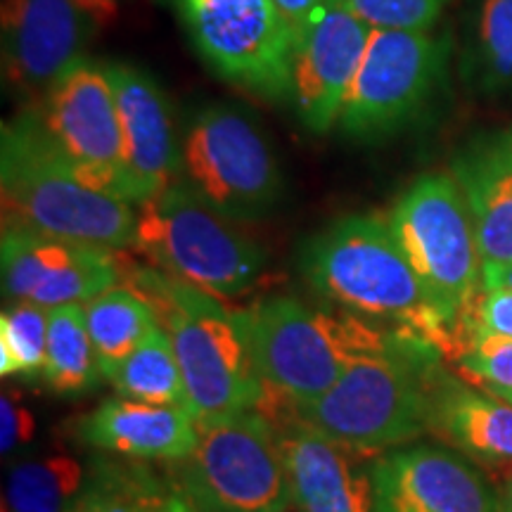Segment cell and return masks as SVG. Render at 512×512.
<instances>
[{"mask_svg":"<svg viewBox=\"0 0 512 512\" xmlns=\"http://www.w3.org/2000/svg\"><path fill=\"white\" fill-rule=\"evenodd\" d=\"M126 287L152 306L169 332L192 418L209 422L259 408L266 382L254 356L252 311L230 309L159 268H133Z\"/></svg>","mask_w":512,"mask_h":512,"instance_id":"2","label":"cell"},{"mask_svg":"<svg viewBox=\"0 0 512 512\" xmlns=\"http://www.w3.org/2000/svg\"><path fill=\"white\" fill-rule=\"evenodd\" d=\"M197 446L176 484L197 512H290L292 494L275 427L259 411L197 422Z\"/></svg>","mask_w":512,"mask_h":512,"instance_id":"9","label":"cell"},{"mask_svg":"<svg viewBox=\"0 0 512 512\" xmlns=\"http://www.w3.org/2000/svg\"><path fill=\"white\" fill-rule=\"evenodd\" d=\"M498 512H512V477L508 479V484H505L501 501H498Z\"/></svg>","mask_w":512,"mask_h":512,"instance_id":"37","label":"cell"},{"mask_svg":"<svg viewBox=\"0 0 512 512\" xmlns=\"http://www.w3.org/2000/svg\"><path fill=\"white\" fill-rule=\"evenodd\" d=\"M197 53L221 79L287 100L294 36L271 0H174Z\"/></svg>","mask_w":512,"mask_h":512,"instance_id":"11","label":"cell"},{"mask_svg":"<svg viewBox=\"0 0 512 512\" xmlns=\"http://www.w3.org/2000/svg\"><path fill=\"white\" fill-rule=\"evenodd\" d=\"M294 36V46L306 36L316 19L332 8L328 0H271Z\"/></svg>","mask_w":512,"mask_h":512,"instance_id":"33","label":"cell"},{"mask_svg":"<svg viewBox=\"0 0 512 512\" xmlns=\"http://www.w3.org/2000/svg\"><path fill=\"white\" fill-rule=\"evenodd\" d=\"M299 273L320 299L370 323L460 356L456 330L446 323L403 256L389 219L344 216L299 249Z\"/></svg>","mask_w":512,"mask_h":512,"instance_id":"1","label":"cell"},{"mask_svg":"<svg viewBox=\"0 0 512 512\" xmlns=\"http://www.w3.org/2000/svg\"><path fill=\"white\" fill-rule=\"evenodd\" d=\"M0 188L3 228L107 252L136 247V207L83 185L34 110L3 126Z\"/></svg>","mask_w":512,"mask_h":512,"instance_id":"3","label":"cell"},{"mask_svg":"<svg viewBox=\"0 0 512 512\" xmlns=\"http://www.w3.org/2000/svg\"><path fill=\"white\" fill-rule=\"evenodd\" d=\"M368 36V24L342 5H332L294 46L287 102L316 136L337 126Z\"/></svg>","mask_w":512,"mask_h":512,"instance_id":"17","label":"cell"},{"mask_svg":"<svg viewBox=\"0 0 512 512\" xmlns=\"http://www.w3.org/2000/svg\"><path fill=\"white\" fill-rule=\"evenodd\" d=\"M389 226L427 297L456 330L463 354L472 339V311L484 292V264L456 178L425 174L413 181L394 204Z\"/></svg>","mask_w":512,"mask_h":512,"instance_id":"6","label":"cell"},{"mask_svg":"<svg viewBox=\"0 0 512 512\" xmlns=\"http://www.w3.org/2000/svg\"><path fill=\"white\" fill-rule=\"evenodd\" d=\"M375 512H498L470 460L439 446H399L373 463Z\"/></svg>","mask_w":512,"mask_h":512,"instance_id":"16","label":"cell"},{"mask_svg":"<svg viewBox=\"0 0 512 512\" xmlns=\"http://www.w3.org/2000/svg\"><path fill=\"white\" fill-rule=\"evenodd\" d=\"M157 479L147 467L95 456L93 482L74 512H145Z\"/></svg>","mask_w":512,"mask_h":512,"instance_id":"28","label":"cell"},{"mask_svg":"<svg viewBox=\"0 0 512 512\" xmlns=\"http://www.w3.org/2000/svg\"><path fill=\"white\" fill-rule=\"evenodd\" d=\"M76 437L100 453L181 463L197 446V420L185 408L152 406L117 396L76 422Z\"/></svg>","mask_w":512,"mask_h":512,"instance_id":"20","label":"cell"},{"mask_svg":"<svg viewBox=\"0 0 512 512\" xmlns=\"http://www.w3.org/2000/svg\"><path fill=\"white\" fill-rule=\"evenodd\" d=\"M290 512H297V510H294V508H292V510H290Z\"/></svg>","mask_w":512,"mask_h":512,"instance_id":"40","label":"cell"},{"mask_svg":"<svg viewBox=\"0 0 512 512\" xmlns=\"http://www.w3.org/2000/svg\"><path fill=\"white\" fill-rule=\"evenodd\" d=\"M484 290H512V264L484 266Z\"/></svg>","mask_w":512,"mask_h":512,"instance_id":"36","label":"cell"},{"mask_svg":"<svg viewBox=\"0 0 512 512\" xmlns=\"http://www.w3.org/2000/svg\"><path fill=\"white\" fill-rule=\"evenodd\" d=\"M95 475V456L19 458L8 470L3 512H74Z\"/></svg>","mask_w":512,"mask_h":512,"instance_id":"23","label":"cell"},{"mask_svg":"<svg viewBox=\"0 0 512 512\" xmlns=\"http://www.w3.org/2000/svg\"><path fill=\"white\" fill-rule=\"evenodd\" d=\"M36 434V418L27 406H22L15 396L3 394L0 399V448L3 456L27 446Z\"/></svg>","mask_w":512,"mask_h":512,"instance_id":"31","label":"cell"},{"mask_svg":"<svg viewBox=\"0 0 512 512\" xmlns=\"http://www.w3.org/2000/svg\"><path fill=\"white\" fill-rule=\"evenodd\" d=\"M249 311L261 380L294 408L311 406L351 366L403 339L349 311L318 309L294 297H268Z\"/></svg>","mask_w":512,"mask_h":512,"instance_id":"5","label":"cell"},{"mask_svg":"<svg viewBox=\"0 0 512 512\" xmlns=\"http://www.w3.org/2000/svg\"><path fill=\"white\" fill-rule=\"evenodd\" d=\"M136 249L159 271L219 299L252 290L266 252L176 181L138 204Z\"/></svg>","mask_w":512,"mask_h":512,"instance_id":"7","label":"cell"},{"mask_svg":"<svg viewBox=\"0 0 512 512\" xmlns=\"http://www.w3.org/2000/svg\"><path fill=\"white\" fill-rule=\"evenodd\" d=\"M484 392H486V389H484ZM489 394H494V396H498V399L512 403V392H489Z\"/></svg>","mask_w":512,"mask_h":512,"instance_id":"38","label":"cell"},{"mask_svg":"<svg viewBox=\"0 0 512 512\" xmlns=\"http://www.w3.org/2000/svg\"><path fill=\"white\" fill-rule=\"evenodd\" d=\"M43 382L62 396L88 394L98 387L102 370L88 332L83 304L48 311V354Z\"/></svg>","mask_w":512,"mask_h":512,"instance_id":"24","label":"cell"},{"mask_svg":"<svg viewBox=\"0 0 512 512\" xmlns=\"http://www.w3.org/2000/svg\"><path fill=\"white\" fill-rule=\"evenodd\" d=\"M339 5L370 29L430 31L439 22L446 0H342Z\"/></svg>","mask_w":512,"mask_h":512,"instance_id":"29","label":"cell"},{"mask_svg":"<svg viewBox=\"0 0 512 512\" xmlns=\"http://www.w3.org/2000/svg\"><path fill=\"white\" fill-rule=\"evenodd\" d=\"M145 512H197L183 494L181 486L169 479L159 477L155 486H152L150 496H147Z\"/></svg>","mask_w":512,"mask_h":512,"instance_id":"34","label":"cell"},{"mask_svg":"<svg viewBox=\"0 0 512 512\" xmlns=\"http://www.w3.org/2000/svg\"><path fill=\"white\" fill-rule=\"evenodd\" d=\"M441 351L403 337L384 354L351 366L311 406L294 408L325 437L354 451L387 453L430 430Z\"/></svg>","mask_w":512,"mask_h":512,"instance_id":"4","label":"cell"},{"mask_svg":"<svg viewBox=\"0 0 512 512\" xmlns=\"http://www.w3.org/2000/svg\"><path fill=\"white\" fill-rule=\"evenodd\" d=\"M448 53V38L430 31L370 29L339 112L342 136L377 143L415 124L444 86Z\"/></svg>","mask_w":512,"mask_h":512,"instance_id":"10","label":"cell"},{"mask_svg":"<svg viewBox=\"0 0 512 512\" xmlns=\"http://www.w3.org/2000/svg\"><path fill=\"white\" fill-rule=\"evenodd\" d=\"M76 3H79V8L98 24L110 22L119 10V0H76Z\"/></svg>","mask_w":512,"mask_h":512,"instance_id":"35","label":"cell"},{"mask_svg":"<svg viewBox=\"0 0 512 512\" xmlns=\"http://www.w3.org/2000/svg\"><path fill=\"white\" fill-rule=\"evenodd\" d=\"M93 19L76 0H3V67L17 93L43 98L86 60Z\"/></svg>","mask_w":512,"mask_h":512,"instance_id":"15","label":"cell"},{"mask_svg":"<svg viewBox=\"0 0 512 512\" xmlns=\"http://www.w3.org/2000/svg\"><path fill=\"white\" fill-rule=\"evenodd\" d=\"M119 396L152 406H171L188 411V392L171 344L169 332L155 325L136 351L110 375Z\"/></svg>","mask_w":512,"mask_h":512,"instance_id":"26","label":"cell"},{"mask_svg":"<svg viewBox=\"0 0 512 512\" xmlns=\"http://www.w3.org/2000/svg\"><path fill=\"white\" fill-rule=\"evenodd\" d=\"M124 140L126 174L143 204L181 178V138L159 83L131 64H105Z\"/></svg>","mask_w":512,"mask_h":512,"instance_id":"18","label":"cell"},{"mask_svg":"<svg viewBox=\"0 0 512 512\" xmlns=\"http://www.w3.org/2000/svg\"><path fill=\"white\" fill-rule=\"evenodd\" d=\"M259 413L278 434L297 512H375L373 463L368 453L339 444L299 418L285 396Z\"/></svg>","mask_w":512,"mask_h":512,"instance_id":"13","label":"cell"},{"mask_svg":"<svg viewBox=\"0 0 512 512\" xmlns=\"http://www.w3.org/2000/svg\"><path fill=\"white\" fill-rule=\"evenodd\" d=\"M430 430L453 448L494 470H512V403L441 375L434 389Z\"/></svg>","mask_w":512,"mask_h":512,"instance_id":"21","label":"cell"},{"mask_svg":"<svg viewBox=\"0 0 512 512\" xmlns=\"http://www.w3.org/2000/svg\"><path fill=\"white\" fill-rule=\"evenodd\" d=\"M0 264L5 302L34 304L46 311L88 304L121 280L114 252L19 228H3Z\"/></svg>","mask_w":512,"mask_h":512,"instance_id":"14","label":"cell"},{"mask_svg":"<svg viewBox=\"0 0 512 512\" xmlns=\"http://www.w3.org/2000/svg\"><path fill=\"white\" fill-rule=\"evenodd\" d=\"M470 328L512 339V290H484L472 311Z\"/></svg>","mask_w":512,"mask_h":512,"instance_id":"32","label":"cell"},{"mask_svg":"<svg viewBox=\"0 0 512 512\" xmlns=\"http://www.w3.org/2000/svg\"><path fill=\"white\" fill-rule=\"evenodd\" d=\"M178 181L228 221L264 219L285 190L273 147L233 105H207L188 119Z\"/></svg>","mask_w":512,"mask_h":512,"instance_id":"8","label":"cell"},{"mask_svg":"<svg viewBox=\"0 0 512 512\" xmlns=\"http://www.w3.org/2000/svg\"><path fill=\"white\" fill-rule=\"evenodd\" d=\"M484 266L512 264V126L479 133L453 157Z\"/></svg>","mask_w":512,"mask_h":512,"instance_id":"19","label":"cell"},{"mask_svg":"<svg viewBox=\"0 0 512 512\" xmlns=\"http://www.w3.org/2000/svg\"><path fill=\"white\" fill-rule=\"evenodd\" d=\"M328 3L330 5H339V3H342V0H328Z\"/></svg>","mask_w":512,"mask_h":512,"instance_id":"39","label":"cell"},{"mask_svg":"<svg viewBox=\"0 0 512 512\" xmlns=\"http://www.w3.org/2000/svg\"><path fill=\"white\" fill-rule=\"evenodd\" d=\"M486 392H512V339L475 330L458 358Z\"/></svg>","mask_w":512,"mask_h":512,"instance_id":"30","label":"cell"},{"mask_svg":"<svg viewBox=\"0 0 512 512\" xmlns=\"http://www.w3.org/2000/svg\"><path fill=\"white\" fill-rule=\"evenodd\" d=\"M48 354V311L8 302L0 316V375L36 380Z\"/></svg>","mask_w":512,"mask_h":512,"instance_id":"27","label":"cell"},{"mask_svg":"<svg viewBox=\"0 0 512 512\" xmlns=\"http://www.w3.org/2000/svg\"><path fill=\"white\" fill-rule=\"evenodd\" d=\"M460 74L475 95L512 100V0H472Z\"/></svg>","mask_w":512,"mask_h":512,"instance_id":"22","label":"cell"},{"mask_svg":"<svg viewBox=\"0 0 512 512\" xmlns=\"http://www.w3.org/2000/svg\"><path fill=\"white\" fill-rule=\"evenodd\" d=\"M102 377L110 380L128 356L136 351L147 332L157 325L152 306L128 287H112L83 304Z\"/></svg>","mask_w":512,"mask_h":512,"instance_id":"25","label":"cell"},{"mask_svg":"<svg viewBox=\"0 0 512 512\" xmlns=\"http://www.w3.org/2000/svg\"><path fill=\"white\" fill-rule=\"evenodd\" d=\"M83 185L138 207L105 64L83 60L31 107Z\"/></svg>","mask_w":512,"mask_h":512,"instance_id":"12","label":"cell"}]
</instances>
